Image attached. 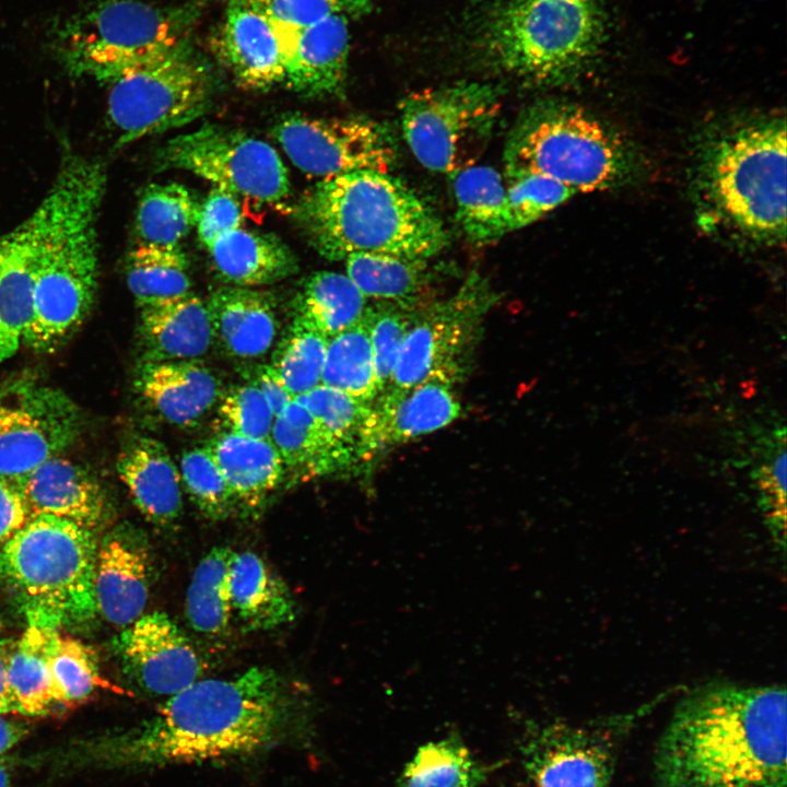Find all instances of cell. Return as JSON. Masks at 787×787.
Wrapping results in <instances>:
<instances>
[{"instance_id":"1","label":"cell","mask_w":787,"mask_h":787,"mask_svg":"<svg viewBox=\"0 0 787 787\" xmlns=\"http://www.w3.org/2000/svg\"><path fill=\"white\" fill-rule=\"evenodd\" d=\"M786 710L780 686L690 692L657 742L656 787H786Z\"/></svg>"},{"instance_id":"2","label":"cell","mask_w":787,"mask_h":787,"mask_svg":"<svg viewBox=\"0 0 787 787\" xmlns=\"http://www.w3.org/2000/svg\"><path fill=\"white\" fill-rule=\"evenodd\" d=\"M291 712L278 676L251 667L225 679L198 680L157 714L99 743L114 766H160L252 754L290 738Z\"/></svg>"},{"instance_id":"3","label":"cell","mask_w":787,"mask_h":787,"mask_svg":"<svg viewBox=\"0 0 787 787\" xmlns=\"http://www.w3.org/2000/svg\"><path fill=\"white\" fill-rule=\"evenodd\" d=\"M105 185L99 162L70 157L30 216L34 293L28 331L43 342H63L93 306L98 265L96 216Z\"/></svg>"},{"instance_id":"4","label":"cell","mask_w":787,"mask_h":787,"mask_svg":"<svg viewBox=\"0 0 787 787\" xmlns=\"http://www.w3.org/2000/svg\"><path fill=\"white\" fill-rule=\"evenodd\" d=\"M295 218L308 243L329 260L357 252L427 260L448 239L425 202L389 173L377 171L320 180L301 198Z\"/></svg>"},{"instance_id":"5","label":"cell","mask_w":787,"mask_h":787,"mask_svg":"<svg viewBox=\"0 0 787 787\" xmlns=\"http://www.w3.org/2000/svg\"><path fill=\"white\" fill-rule=\"evenodd\" d=\"M200 9L96 0L56 19L45 44L70 74L109 83L187 43Z\"/></svg>"},{"instance_id":"6","label":"cell","mask_w":787,"mask_h":787,"mask_svg":"<svg viewBox=\"0 0 787 787\" xmlns=\"http://www.w3.org/2000/svg\"><path fill=\"white\" fill-rule=\"evenodd\" d=\"M93 531L70 520L38 515L0 547V579L28 625L58 630L97 613Z\"/></svg>"},{"instance_id":"7","label":"cell","mask_w":787,"mask_h":787,"mask_svg":"<svg viewBox=\"0 0 787 787\" xmlns=\"http://www.w3.org/2000/svg\"><path fill=\"white\" fill-rule=\"evenodd\" d=\"M601 0H501L482 35L490 59L532 83L565 81L585 70L607 32Z\"/></svg>"},{"instance_id":"8","label":"cell","mask_w":787,"mask_h":787,"mask_svg":"<svg viewBox=\"0 0 787 787\" xmlns=\"http://www.w3.org/2000/svg\"><path fill=\"white\" fill-rule=\"evenodd\" d=\"M786 122L772 117L719 134L705 148L701 177L718 212L752 238L786 236Z\"/></svg>"},{"instance_id":"9","label":"cell","mask_w":787,"mask_h":787,"mask_svg":"<svg viewBox=\"0 0 787 787\" xmlns=\"http://www.w3.org/2000/svg\"><path fill=\"white\" fill-rule=\"evenodd\" d=\"M506 167L544 174L576 192L629 179L634 157L620 137L586 109L548 101L529 107L512 130Z\"/></svg>"},{"instance_id":"10","label":"cell","mask_w":787,"mask_h":787,"mask_svg":"<svg viewBox=\"0 0 787 787\" xmlns=\"http://www.w3.org/2000/svg\"><path fill=\"white\" fill-rule=\"evenodd\" d=\"M108 84L107 114L122 145L199 118L212 94L210 73L188 42Z\"/></svg>"},{"instance_id":"11","label":"cell","mask_w":787,"mask_h":787,"mask_svg":"<svg viewBox=\"0 0 787 787\" xmlns=\"http://www.w3.org/2000/svg\"><path fill=\"white\" fill-rule=\"evenodd\" d=\"M501 104L496 91L459 82L407 95L399 104L406 142L426 168L454 175L484 149Z\"/></svg>"},{"instance_id":"12","label":"cell","mask_w":787,"mask_h":787,"mask_svg":"<svg viewBox=\"0 0 787 787\" xmlns=\"http://www.w3.org/2000/svg\"><path fill=\"white\" fill-rule=\"evenodd\" d=\"M495 299L488 282L471 274L450 297L422 306L401 345L388 387L410 388L432 380L455 386L461 381Z\"/></svg>"},{"instance_id":"13","label":"cell","mask_w":787,"mask_h":787,"mask_svg":"<svg viewBox=\"0 0 787 787\" xmlns=\"http://www.w3.org/2000/svg\"><path fill=\"white\" fill-rule=\"evenodd\" d=\"M160 166L190 172L256 207H274L291 192L286 167L267 142L221 125H203L172 138Z\"/></svg>"},{"instance_id":"14","label":"cell","mask_w":787,"mask_h":787,"mask_svg":"<svg viewBox=\"0 0 787 787\" xmlns=\"http://www.w3.org/2000/svg\"><path fill=\"white\" fill-rule=\"evenodd\" d=\"M81 411L60 389L20 378L0 389V477L22 481L79 437Z\"/></svg>"},{"instance_id":"15","label":"cell","mask_w":787,"mask_h":787,"mask_svg":"<svg viewBox=\"0 0 787 787\" xmlns=\"http://www.w3.org/2000/svg\"><path fill=\"white\" fill-rule=\"evenodd\" d=\"M272 133L297 168L321 180L356 171L388 173L396 161L389 132L366 117L293 113L280 117Z\"/></svg>"},{"instance_id":"16","label":"cell","mask_w":787,"mask_h":787,"mask_svg":"<svg viewBox=\"0 0 787 787\" xmlns=\"http://www.w3.org/2000/svg\"><path fill=\"white\" fill-rule=\"evenodd\" d=\"M520 751L536 787H611L613 743L595 729L561 721L537 726Z\"/></svg>"},{"instance_id":"17","label":"cell","mask_w":787,"mask_h":787,"mask_svg":"<svg viewBox=\"0 0 787 787\" xmlns=\"http://www.w3.org/2000/svg\"><path fill=\"white\" fill-rule=\"evenodd\" d=\"M116 648L144 692L172 696L200 680L204 663L187 634L166 614H142L124 627Z\"/></svg>"},{"instance_id":"18","label":"cell","mask_w":787,"mask_h":787,"mask_svg":"<svg viewBox=\"0 0 787 787\" xmlns=\"http://www.w3.org/2000/svg\"><path fill=\"white\" fill-rule=\"evenodd\" d=\"M152 582V560L144 536L120 525L97 544L93 589L97 613L126 627L143 614Z\"/></svg>"},{"instance_id":"19","label":"cell","mask_w":787,"mask_h":787,"mask_svg":"<svg viewBox=\"0 0 787 787\" xmlns=\"http://www.w3.org/2000/svg\"><path fill=\"white\" fill-rule=\"evenodd\" d=\"M461 414L450 384L432 380L410 388L387 387L371 403L365 458L446 427Z\"/></svg>"},{"instance_id":"20","label":"cell","mask_w":787,"mask_h":787,"mask_svg":"<svg viewBox=\"0 0 787 787\" xmlns=\"http://www.w3.org/2000/svg\"><path fill=\"white\" fill-rule=\"evenodd\" d=\"M219 51L245 89L265 91L284 81L280 36L256 0H228Z\"/></svg>"},{"instance_id":"21","label":"cell","mask_w":787,"mask_h":787,"mask_svg":"<svg viewBox=\"0 0 787 787\" xmlns=\"http://www.w3.org/2000/svg\"><path fill=\"white\" fill-rule=\"evenodd\" d=\"M280 39L284 60L283 82L308 97L341 93L350 50L349 24L344 13H334Z\"/></svg>"},{"instance_id":"22","label":"cell","mask_w":787,"mask_h":787,"mask_svg":"<svg viewBox=\"0 0 787 787\" xmlns=\"http://www.w3.org/2000/svg\"><path fill=\"white\" fill-rule=\"evenodd\" d=\"M33 516L70 520L94 531L107 518L108 501L98 481L79 463L56 456L21 481Z\"/></svg>"},{"instance_id":"23","label":"cell","mask_w":787,"mask_h":787,"mask_svg":"<svg viewBox=\"0 0 787 787\" xmlns=\"http://www.w3.org/2000/svg\"><path fill=\"white\" fill-rule=\"evenodd\" d=\"M136 387L163 420L177 426L198 423L221 397L218 377L196 360L145 361Z\"/></svg>"},{"instance_id":"24","label":"cell","mask_w":787,"mask_h":787,"mask_svg":"<svg viewBox=\"0 0 787 787\" xmlns=\"http://www.w3.org/2000/svg\"><path fill=\"white\" fill-rule=\"evenodd\" d=\"M116 470L140 513L158 527H169L183 512L178 466L166 446L152 437L132 438L119 453Z\"/></svg>"},{"instance_id":"25","label":"cell","mask_w":787,"mask_h":787,"mask_svg":"<svg viewBox=\"0 0 787 787\" xmlns=\"http://www.w3.org/2000/svg\"><path fill=\"white\" fill-rule=\"evenodd\" d=\"M205 303L214 340L230 355L256 359L270 350L278 333L275 304L270 294L230 285L214 290Z\"/></svg>"},{"instance_id":"26","label":"cell","mask_w":787,"mask_h":787,"mask_svg":"<svg viewBox=\"0 0 787 787\" xmlns=\"http://www.w3.org/2000/svg\"><path fill=\"white\" fill-rule=\"evenodd\" d=\"M140 308L145 361L196 360L214 341L207 303L191 292Z\"/></svg>"},{"instance_id":"27","label":"cell","mask_w":787,"mask_h":787,"mask_svg":"<svg viewBox=\"0 0 787 787\" xmlns=\"http://www.w3.org/2000/svg\"><path fill=\"white\" fill-rule=\"evenodd\" d=\"M34 232L30 218L0 238V364L23 343L33 313Z\"/></svg>"},{"instance_id":"28","label":"cell","mask_w":787,"mask_h":787,"mask_svg":"<svg viewBox=\"0 0 787 787\" xmlns=\"http://www.w3.org/2000/svg\"><path fill=\"white\" fill-rule=\"evenodd\" d=\"M208 250L219 277L234 286L269 285L297 271L290 247L269 233L239 227L220 236Z\"/></svg>"},{"instance_id":"29","label":"cell","mask_w":787,"mask_h":787,"mask_svg":"<svg viewBox=\"0 0 787 787\" xmlns=\"http://www.w3.org/2000/svg\"><path fill=\"white\" fill-rule=\"evenodd\" d=\"M271 441L298 480L344 471L355 460L296 398L275 416Z\"/></svg>"},{"instance_id":"30","label":"cell","mask_w":787,"mask_h":787,"mask_svg":"<svg viewBox=\"0 0 787 787\" xmlns=\"http://www.w3.org/2000/svg\"><path fill=\"white\" fill-rule=\"evenodd\" d=\"M205 447L220 468L236 505L249 510L261 507L282 481L284 466L271 439L225 431Z\"/></svg>"},{"instance_id":"31","label":"cell","mask_w":787,"mask_h":787,"mask_svg":"<svg viewBox=\"0 0 787 787\" xmlns=\"http://www.w3.org/2000/svg\"><path fill=\"white\" fill-rule=\"evenodd\" d=\"M230 594L232 610L246 630H273L295 618V602L290 589L254 552L233 553Z\"/></svg>"},{"instance_id":"32","label":"cell","mask_w":787,"mask_h":787,"mask_svg":"<svg viewBox=\"0 0 787 787\" xmlns=\"http://www.w3.org/2000/svg\"><path fill=\"white\" fill-rule=\"evenodd\" d=\"M344 262L345 274L367 299L413 307L431 302L426 298L431 285L426 259L357 252Z\"/></svg>"},{"instance_id":"33","label":"cell","mask_w":787,"mask_h":787,"mask_svg":"<svg viewBox=\"0 0 787 787\" xmlns=\"http://www.w3.org/2000/svg\"><path fill=\"white\" fill-rule=\"evenodd\" d=\"M456 215L467 238L479 245L512 232L502 175L490 166H469L454 174Z\"/></svg>"},{"instance_id":"34","label":"cell","mask_w":787,"mask_h":787,"mask_svg":"<svg viewBox=\"0 0 787 787\" xmlns=\"http://www.w3.org/2000/svg\"><path fill=\"white\" fill-rule=\"evenodd\" d=\"M58 630L28 625L14 643L8 663V682L14 714L44 716L60 704L49 667Z\"/></svg>"},{"instance_id":"35","label":"cell","mask_w":787,"mask_h":787,"mask_svg":"<svg viewBox=\"0 0 787 787\" xmlns=\"http://www.w3.org/2000/svg\"><path fill=\"white\" fill-rule=\"evenodd\" d=\"M368 299L344 273L319 271L302 283L294 299L296 318L329 339L356 324Z\"/></svg>"},{"instance_id":"36","label":"cell","mask_w":787,"mask_h":787,"mask_svg":"<svg viewBox=\"0 0 787 787\" xmlns=\"http://www.w3.org/2000/svg\"><path fill=\"white\" fill-rule=\"evenodd\" d=\"M200 203L177 183L152 184L142 191L137 213L138 244L179 246L196 226Z\"/></svg>"},{"instance_id":"37","label":"cell","mask_w":787,"mask_h":787,"mask_svg":"<svg viewBox=\"0 0 787 787\" xmlns=\"http://www.w3.org/2000/svg\"><path fill=\"white\" fill-rule=\"evenodd\" d=\"M233 551L227 547H214L197 565L189 584L185 614L196 632L218 636L223 634L231 621L230 567Z\"/></svg>"},{"instance_id":"38","label":"cell","mask_w":787,"mask_h":787,"mask_svg":"<svg viewBox=\"0 0 787 787\" xmlns=\"http://www.w3.org/2000/svg\"><path fill=\"white\" fill-rule=\"evenodd\" d=\"M489 768L450 736L421 745L395 787H480Z\"/></svg>"},{"instance_id":"39","label":"cell","mask_w":787,"mask_h":787,"mask_svg":"<svg viewBox=\"0 0 787 787\" xmlns=\"http://www.w3.org/2000/svg\"><path fill=\"white\" fill-rule=\"evenodd\" d=\"M321 385L343 391L363 402H373L377 397L369 326L365 313L356 324L329 339Z\"/></svg>"},{"instance_id":"40","label":"cell","mask_w":787,"mask_h":787,"mask_svg":"<svg viewBox=\"0 0 787 787\" xmlns=\"http://www.w3.org/2000/svg\"><path fill=\"white\" fill-rule=\"evenodd\" d=\"M126 274L140 307L191 292L189 260L180 246L137 244L128 255Z\"/></svg>"},{"instance_id":"41","label":"cell","mask_w":787,"mask_h":787,"mask_svg":"<svg viewBox=\"0 0 787 787\" xmlns=\"http://www.w3.org/2000/svg\"><path fill=\"white\" fill-rule=\"evenodd\" d=\"M328 341V337L294 317L270 364L294 397L321 384Z\"/></svg>"},{"instance_id":"42","label":"cell","mask_w":787,"mask_h":787,"mask_svg":"<svg viewBox=\"0 0 787 787\" xmlns=\"http://www.w3.org/2000/svg\"><path fill=\"white\" fill-rule=\"evenodd\" d=\"M295 398L354 460L365 458L364 443L372 402H363L321 384Z\"/></svg>"},{"instance_id":"43","label":"cell","mask_w":787,"mask_h":787,"mask_svg":"<svg viewBox=\"0 0 787 787\" xmlns=\"http://www.w3.org/2000/svg\"><path fill=\"white\" fill-rule=\"evenodd\" d=\"M49 667L60 705L80 704L98 688L120 691L102 678L96 656L90 647L59 632L50 649Z\"/></svg>"},{"instance_id":"44","label":"cell","mask_w":787,"mask_h":787,"mask_svg":"<svg viewBox=\"0 0 787 787\" xmlns=\"http://www.w3.org/2000/svg\"><path fill=\"white\" fill-rule=\"evenodd\" d=\"M512 231L526 227L569 200L576 191L535 171L506 167Z\"/></svg>"},{"instance_id":"45","label":"cell","mask_w":787,"mask_h":787,"mask_svg":"<svg viewBox=\"0 0 787 787\" xmlns=\"http://www.w3.org/2000/svg\"><path fill=\"white\" fill-rule=\"evenodd\" d=\"M421 307L390 302L367 305L365 316L369 326L378 393L391 381L399 351Z\"/></svg>"},{"instance_id":"46","label":"cell","mask_w":787,"mask_h":787,"mask_svg":"<svg viewBox=\"0 0 787 787\" xmlns=\"http://www.w3.org/2000/svg\"><path fill=\"white\" fill-rule=\"evenodd\" d=\"M181 484L192 503L211 520L226 519L236 502L207 447L186 450L178 465Z\"/></svg>"},{"instance_id":"47","label":"cell","mask_w":787,"mask_h":787,"mask_svg":"<svg viewBox=\"0 0 787 787\" xmlns=\"http://www.w3.org/2000/svg\"><path fill=\"white\" fill-rule=\"evenodd\" d=\"M219 415L227 431L257 439H271L274 415L259 387L245 384L222 397Z\"/></svg>"},{"instance_id":"48","label":"cell","mask_w":787,"mask_h":787,"mask_svg":"<svg viewBox=\"0 0 787 787\" xmlns=\"http://www.w3.org/2000/svg\"><path fill=\"white\" fill-rule=\"evenodd\" d=\"M280 38L307 28L334 13L350 11L344 0H256Z\"/></svg>"},{"instance_id":"49","label":"cell","mask_w":787,"mask_h":787,"mask_svg":"<svg viewBox=\"0 0 787 787\" xmlns=\"http://www.w3.org/2000/svg\"><path fill=\"white\" fill-rule=\"evenodd\" d=\"M242 202L232 193L213 187L200 203L197 233L208 248L223 234L242 227Z\"/></svg>"},{"instance_id":"50","label":"cell","mask_w":787,"mask_h":787,"mask_svg":"<svg viewBox=\"0 0 787 787\" xmlns=\"http://www.w3.org/2000/svg\"><path fill=\"white\" fill-rule=\"evenodd\" d=\"M786 456L783 448L771 462L763 479L766 515L770 517L772 531L782 543L785 540Z\"/></svg>"},{"instance_id":"51","label":"cell","mask_w":787,"mask_h":787,"mask_svg":"<svg viewBox=\"0 0 787 787\" xmlns=\"http://www.w3.org/2000/svg\"><path fill=\"white\" fill-rule=\"evenodd\" d=\"M31 517L21 482L0 477V547L10 540Z\"/></svg>"},{"instance_id":"52","label":"cell","mask_w":787,"mask_h":787,"mask_svg":"<svg viewBox=\"0 0 787 787\" xmlns=\"http://www.w3.org/2000/svg\"><path fill=\"white\" fill-rule=\"evenodd\" d=\"M255 384L262 391L274 418L278 416L295 398L287 390L284 383L271 365H261L257 368Z\"/></svg>"},{"instance_id":"53","label":"cell","mask_w":787,"mask_h":787,"mask_svg":"<svg viewBox=\"0 0 787 787\" xmlns=\"http://www.w3.org/2000/svg\"><path fill=\"white\" fill-rule=\"evenodd\" d=\"M13 641H0V715L14 714V707L8 682V663L14 646Z\"/></svg>"},{"instance_id":"54","label":"cell","mask_w":787,"mask_h":787,"mask_svg":"<svg viewBox=\"0 0 787 787\" xmlns=\"http://www.w3.org/2000/svg\"><path fill=\"white\" fill-rule=\"evenodd\" d=\"M27 735L24 724L0 715V755L11 750Z\"/></svg>"},{"instance_id":"55","label":"cell","mask_w":787,"mask_h":787,"mask_svg":"<svg viewBox=\"0 0 787 787\" xmlns=\"http://www.w3.org/2000/svg\"><path fill=\"white\" fill-rule=\"evenodd\" d=\"M0 787H12L8 767L0 762Z\"/></svg>"},{"instance_id":"56","label":"cell","mask_w":787,"mask_h":787,"mask_svg":"<svg viewBox=\"0 0 787 787\" xmlns=\"http://www.w3.org/2000/svg\"><path fill=\"white\" fill-rule=\"evenodd\" d=\"M345 3L349 5L350 10L353 9L352 4H356L359 9H361V3L365 2V0H344Z\"/></svg>"},{"instance_id":"57","label":"cell","mask_w":787,"mask_h":787,"mask_svg":"<svg viewBox=\"0 0 787 787\" xmlns=\"http://www.w3.org/2000/svg\"><path fill=\"white\" fill-rule=\"evenodd\" d=\"M1 631V630H0Z\"/></svg>"}]
</instances>
